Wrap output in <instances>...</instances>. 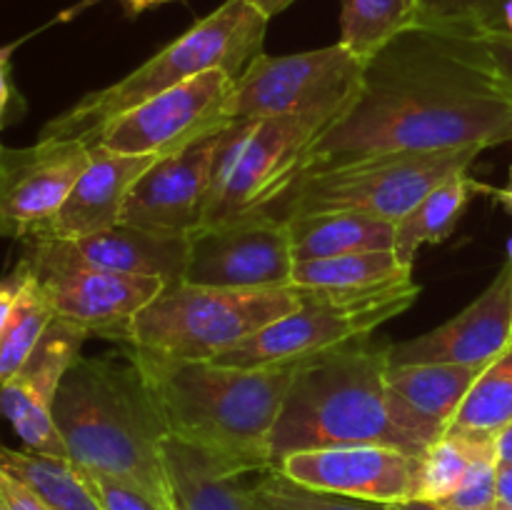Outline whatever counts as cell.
Listing matches in <instances>:
<instances>
[{
  "instance_id": "46",
  "label": "cell",
  "mask_w": 512,
  "mask_h": 510,
  "mask_svg": "<svg viewBox=\"0 0 512 510\" xmlns=\"http://www.w3.org/2000/svg\"><path fill=\"white\" fill-rule=\"evenodd\" d=\"M495 510H512V508H510V505H505V503H498V508H495Z\"/></svg>"
},
{
  "instance_id": "41",
  "label": "cell",
  "mask_w": 512,
  "mask_h": 510,
  "mask_svg": "<svg viewBox=\"0 0 512 510\" xmlns=\"http://www.w3.org/2000/svg\"><path fill=\"white\" fill-rule=\"evenodd\" d=\"M498 498L512 508V465H498Z\"/></svg>"
},
{
  "instance_id": "35",
  "label": "cell",
  "mask_w": 512,
  "mask_h": 510,
  "mask_svg": "<svg viewBox=\"0 0 512 510\" xmlns=\"http://www.w3.org/2000/svg\"><path fill=\"white\" fill-rule=\"evenodd\" d=\"M88 478L90 488L98 495L103 510H158L150 503L145 495H140L138 490H133L130 485L120 483V480L110 478V475H98V473H83Z\"/></svg>"
},
{
  "instance_id": "8",
  "label": "cell",
  "mask_w": 512,
  "mask_h": 510,
  "mask_svg": "<svg viewBox=\"0 0 512 510\" xmlns=\"http://www.w3.org/2000/svg\"><path fill=\"white\" fill-rule=\"evenodd\" d=\"M298 293L303 300L298 310L218 355L215 363L233 368H285L305 363L373 335L380 325L418 300L420 285L405 278L375 290L298 288Z\"/></svg>"
},
{
  "instance_id": "37",
  "label": "cell",
  "mask_w": 512,
  "mask_h": 510,
  "mask_svg": "<svg viewBox=\"0 0 512 510\" xmlns=\"http://www.w3.org/2000/svg\"><path fill=\"white\" fill-rule=\"evenodd\" d=\"M30 268L23 258L15 263V268L10 270L5 278H0V338L5 333V325H8L10 315H13L15 305H18L20 293H23L25 283H28Z\"/></svg>"
},
{
  "instance_id": "11",
  "label": "cell",
  "mask_w": 512,
  "mask_h": 510,
  "mask_svg": "<svg viewBox=\"0 0 512 510\" xmlns=\"http://www.w3.org/2000/svg\"><path fill=\"white\" fill-rule=\"evenodd\" d=\"M363 68L340 43L290 55L260 53L238 78L230 120L343 113L358 90Z\"/></svg>"
},
{
  "instance_id": "21",
  "label": "cell",
  "mask_w": 512,
  "mask_h": 510,
  "mask_svg": "<svg viewBox=\"0 0 512 510\" xmlns=\"http://www.w3.org/2000/svg\"><path fill=\"white\" fill-rule=\"evenodd\" d=\"M80 260L115 273L158 278L165 285L183 283L188 268L190 238H165L145 230L115 225L105 233L80 240H60Z\"/></svg>"
},
{
  "instance_id": "42",
  "label": "cell",
  "mask_w": 512,
  "mask_h": 510,
  "mask_svg": "<svg viewBox=\"0 0 512 510\" xmlns=\"http://www.w3.org/2000/svg\"><path fill=\"white\" fill-rule=\"evenodd\" d=\"M485 195H490L495 203L503 205V208L512 215V168H510L508 185H503V188H493V185H488V188H485Z\"/></svg>"
},
{
  "instance_id": "23",
  "label": "cell",
  "mask_w": 512,
  "mask_h": 510,
  "mask_svg": "<svg viewBox=\"0 0 512 510\" xmlns=\"http://www.w3.org/2000/svg\"><path fill=\"white\" fill-rule=\"evenodd\" d=\"M295 263L335 255L393 250L395 223L358 213L300 215L288 220Z\"/></svg>"
},
{
  "instance_id": "29",
  "label": "cell",
  "mask_w": 512,
  "mask_h": 510,
  "mask_svg": "<svg viewBox=\"0 0 512 510\" xmlns=\"http://www.w3.org/2000/svg\"><path fill=\"white\" fill-rule=\"evenodd\" d=\"M493 445L495 440H470L460 438V435H443L420 458L415 498L433 500V503L450 498L463 485L465 475L470 473L475 460Z\"/></svg>"
},
{
  "instance_id": "33",
  "label": "cell",
  "mask_w": 512,
  "mask_h": 510,
  "mask_svg": "<svg viewBox=\"0 0 512 510\" xmlns=\"http://www.w3.org/2000/svg\"><path fill=\"white\" fill-rule=\"evenodd\" d=\"M498 503V458L493 445L475 460L463 485L450 498L440 500V505L445 510H495Z\"/></svg>"
},
{
  "instance_id": "13",
  "label": "cell",
  "mask_w": 512,
  "mask_h": 510,
  "mask_svg": "<svg viewBox=\"0 0 512 510\" xmlns=\"http://www.w3.org/2000/svg\"><path fill=\"white\" fill-rule=\"evenodd\" d=\"M293 268L288 220L265 213L190 235L183 283L228 290L288 288Z\"/></svg>"
},
{
  "instance_id": "18",
  "label": "cell",
  "mask_w": 512,
  "mask_h": 510,
  "mask_svg": "<svg viewBox=\"0 0 512 510\" xmlns=\"http://www.w3.org/2000/svg\"><path fill=\"white\" fill-rule=\"evenodd\" d=\"M512 345V265L448 323L418 338L390 345V365L415 363H493Z\"/></svg>"
},
{
  "instance_id": "17",
  "label": "cell",
  "mask_w": 512,
  "mask_h": 510,
  "mask_svg": "<svg viewBox=\"0 0 512 510\" xmlns=\"http://www.w3.org/2000/svg\"><path fill=\"white\" fill-rule=\"evenodd\" d=\"M220 133L183 153L155 160L130 190L120 225L165 238H190L198 233L208 208Z\"/></svg>"
},
{
  "instance_id": "24",
  "label": "cell",
  "mask_w": 512,
  "mask_h": 510,
  "mask_svg": "<svg viewBox=\"0 0 512 510\" xmlns=\"http://www.w3.org/2000/svg\"><path fill=\"white\" fill-rule=\"evenodd\" d=\"M488 185L475 180L473 175L460 173L430 190L403 220L395 223L393 253L405 268H413L415 255L423 245H438L453 235L460 218L468 210L475 195H485Z\"/></svg>"
},
{
  "instance_id": "45",
  "label": "cell",
  "mask_w": 512,
  "mask_h": 510,
  "mask_svg": "<svg viewBox=\"0 0 512 510\" xmlns=\"http://www.w3.org/2000/svg\"><path fill=\"white\" fill-rule=\"evenodd\" d=\"M508 263L512 265V238L508 240Z\"/></svg>"
},
{
  "instance_id": "49",
  "label": "cell",
  "mask_w": 512,
  "mask_h": 510,
  "mask_svg": "<svg viewBox=\"0 0 512 510\" xmlns=\"http://www.w3.org/2000/svg\"><path fill=\"white\" fill-rule=\"evenodd\" d=\"M0 145H3V143H0Z\"/></svg>"
},
{
  "instance_id": "32",
  "label": "cell",
  "mask_w": 512,
  "mask_h": 510,
  "mask_svg": "<svg viewBox=\"0 0 512 510\" xmlns=\"http://www.w3.org/2000/svg\"><path fill=\"white\" fill-rule=\"evenodd\" d=\"M508 0H423L418 28L445 33H485Z\"/></svg>"
},
{
  "instance_id": "9",
  "label": "cell",
  "mask_w": 512,
  "mask_h": 510,
  "mask_svg": "<svg viewBox=\"0 0 512 510\" xmlns=\"http://www.w3.org/2000/svg\"><path fill=\"white\" fill-rule=\"evenodd\" d=\"M483 150L403 153L355 160L303 175L278 205L283 220L320 213H358L398 223L430 190L468 173Z\"/></svg>"
},
{
  "instance_id": "7",
  "label": "cell",
  "mask_w": 512,
  "mask_h": 510,
  "mask_svg": "<svg viewBox=\"0 0 512 510\" xmlns=\"http://www.w3.org/2000/svg\"><path fill=\"white\" fill-rule=\"evenodd\" d=\"M303 305L298 288L228 290L168 285L130 325V348L178 360H215Z\"/></svg>"
},
{
  "instance_id": "4",
  "label": "cell",
  "mask_w": 512,
  "mask_h": 510,
  "mask_svg": "<svg viewBox=\"0 0 512 510\" xmlns=\"http://www.w3.org/2000/svg\"><path fill=\"white\" fill-rule=\"evenodd\" d=\"M390 345L365 335L298 363L270 435L273 470L285 455L335 445H388L413 455L390 415Z\"/></svg>"
},
{
  "instance_id": "14",
  "label": "cell",
  "mask_w": 512,
  "mask_h": 510,
  "mask_svg": "<svg viewBox=\"0 0 512 510\" xmlns=\"http://www.w3.org/2000/svg\"><path fill=\"white\" fill-rule=\"evenodd\" d=\"M78 138H38L28 148L0 145V238L28 240L48 223L90 163Z\"/></svg>"
},
{
  "instance_id": "16",
  "label": "cell",
  "mask_w": 512,
  "mask_h": 510,
  "mask_svg": "<svg viewBox=\"0 0 512 510\" xmlns=\"http://www.w3.org/2000/svg\"><path fill=\"white\" fill-rule=\"evenodd\" d=\"M418 465L420 458L388 445H335L285 455L275 470L320 493L395 505L415 498Z\"/></svg>"
},
{
  "instance_id": "12",
  "label": "cell",
  "mask_w": 512,
  "mask_h": 510,
  "mask_svg": "<svg viewBox=\"0 0 512 510\" xmlns=\"http://www.w3.org/2000/svg\"><path fill=\"white\" fill-rule=\"evenodd\" d=\"M235 85L223 70L190 78L110 120L95 145L123 155L168 158L228 128Z\"/></svg>"
},
{
  "instance_id": "6",
  "label": "cell",
  "mask_w": 512,
  "mask_h": 510,
  "mask_svg": "<svg viewBox=\"0 0 512 510\" xmlns=\"http://www.w3.org/2000/svg\"><path fill=\"white\" fill-rule=\"evenodd\" d=\"M338 115H273L230 123L215 150L203 228L275 213L303 175L318 135Z\"/></svg>"
},
{
  "instance_id": "15",
  "label": "cell",
  "mask_w": 512,
  "mask_h": 510,
  "mask_svg": "<svg viewBox=\"0 0 512 510\" xmlns=\"http://www.w3.org/2000/svg\"><path fill=\"white\" fill-rule=\"evenodd\" d=\"M88 338L83 328L55 318L18 373L0 383V415L13 425L25 450L68 460L53 405L65 373L80 358Z\"/></svg>"
},
{
  "instance_id": "31",
  "label": "cell",
  "mask_w": 512,
  "mask_h": 510,
  "mask_svg": "<svg viewBox=\"0 0 512 510\" xmlns=\"http://www.w3.org/2000/svg\"><path fill=\"white\" fill-rule=\"evenodd\" d=\"M258 475V480L245 485L248 510H390V505L383 503L303 488L278 470H265Z\"/></svg>"
},
{
  "instance_id": "25",
  "label": "cell",
  "mask_w": 512,
  "mask_h": 510,
  "mask_svg": "<svg viewBox=\"0 0 512 510\" xmlns=\"http://www.w3.org/2000/svg\"><path fill=\"white\" fill-rule=\"evenodd\" d=\"M423 0H343L340 40L360 63H370L398 35L418 28Z\"/></svg>"
},
{
  "instance_id": "30",
  "label": "cell",
  "mask_w": 512,
  "mask_h": 510,
  "mask_svg": "<svg viewBox=\"0 0 512 510\" xmlns=\"http://www.w3.org/2000/svg\"><path fill=\"white\" fill-rule=\"evenodd\" d=\"M53 320V308H50L43 288H40L33 270H30L28 283H25L18 305H15L13 315H10L8 325H5L3 338H0V383L18 373L20 365L38 348L40 338H43Z\"/></svg>"
},
{
  "instance_id": "5",
  "label": "cell",
  "mask_w": 512,
  "mask_h": 510,
  "mask_svg": "<svg viewBox=\"0 0 512 510\" xmlns=\"http://www.w3.org/2000/svg\"><path fill=\"white\" fill-rule=\"evenodd\" d=\"M268 23V15L248 0H225L218 10L178 35L148 63L108 88L93 90L73 108L50 120L40 130V138H78L93 148L98 133L110 120L185 80L210 70H223L238 80L263 53Z\"/></svg>"
},
{
  "instance_id": "20",
  "label": "cell",
  "mask_w": 512,
  "mask_h": 510,
  "mask_svg": "<svg viewBox=\"0 0 512 510\" xmlns=\"http://www.w3.org/2000/svg\"><path fill=\"white\" fill-rule=\"evenodd\" d=\"M155 160L160 158L123 155L93 145L88 168L73 185L65 203L28 240H80L120 225L130 190Z\"/></svg>"
},
{
  "instance_id": "1",
  "label": "cell",
  "mask_w": 512,
  "mask_h": 510,
  "mask_svg": "<svg viewBox=\"0 0 512 510\" xmlns=\"http://www.w3.org/2000/svg\"><path fill=\"white\" fill-rule=\"evenodd\" d=\"M503 143H512V105L463 38L413 28L365 63L358 90L318 135L303 175L380 155L488 150Z\"/></svg>"
},
{
  "instance_id": "36",
  "label": "cell",
  "mask_w": 512,
  "mask_h": 510,
  "mask_svg": "<svg viewBox=\"0 0 512 510\" xmlns=\"http://www.w3.org/2000/svg\"><path fill=\"white\" fill-rule=\"evenodd\" d=\"M0 498L8 510H50L48 503L30 485H25L5 468H0Z\"/></svg>"
},
{
  "instance_id": "27",
  "label": "cell",
  "mask_w": 512,
  "mask_h": 510,
  "mask_svg": "<svg viewBox=\"0 0 512 510\" xmlns=\"http://www.w3.org/2000/svg\"><path fill=\"white\" fill-rule=\"evenodd\" d=\"M512 423V345L470 385L445 435L495 440Z\"/></svg>"
},
{
  "instance_id": "22",
  "label": "cell",
  "mask_w": 512,
  "mask_h": 510,
  "mask_svg": "<svg viewBox=\"0 0 512 510\" xmlns=\"http://www.w3.org/2000/svg\"><path fill=\"white\" fill-rule=\"evenodd\" d=\"M163 458L178 510H248L245 475L233 473L205 450L168 435L163 440Z\"/></svg>"
},
{
  "instance_id": "28",
  "label": "cell",
  "mask_w": 512,
  "mask_h": 510,
  "mask_svg": "<svg viewBox=\"0 0 512 510\" xmlns=\"http://www.w3.org/2000/svg\"><path fill=\"white\" fill-rule=\"evenodd\" d=\"M405 278H413V268H405L393 250H375L295 263L290 285L323 290H375Z\"/></svg>"
},
{
  "instance_id": "40",
  "label": "cell",
  "mask_w": 512,
  "mask_h": 510,
  "mask_svg": "<svg viewBox=\"0 0 512 510\" xmlns=\"http://www.w3.org/2000/svg\"><path fill=\"white\" fill-rule=\"evenodd\" d=\"M495 458L498 465H512V423L495 438Z\"/></svg>"
},
{
  "instance_id": "10",
  "label": "cell",
  "mask_w": 512,
  "mask_h": 510,
  "mask_svg": "<svg viewBox=\"0 0 512 510\" xmlns=\"http://www.w3.org/2000/svg\"><path fill=\"white\" fill-rule=\"evenodd\" d=\"M23 260L43 288L55 318L78 325L90 338L128 343L135 315L168 288L158 278L85 263L60 240H25Z\"/></svg>"
},
{
  "instance_id": "47",
  "label": "cell",
  "mask_w": 512,
  "mask_h": 510,
  "mask_svg": "<svg viewBox=\"0 0 512 510\" xmlns=\"http://www.w3.org/2000/svg\"><path fill=\"white\" fill-rule=\"evenodd\" d=\"M0 510H8V508H5V503H3V498H0Z\"/></svg>"
},
{
  "instance_id": "3",
  "label": "cell",
  "mask_w": 512,
  "mask_h": 510,
  "mask_svg": "<svg viewBox=\"0 0 512 510\" xmlns=\"http://www.w3.org/2000/svg\"><path fill=\"white\" fill-rule=\"evenodd\" d=\"M148 383L170 435L218 458L238 475L273 470L270 435L298 365L233 368L123 350Z\"/></svg>"
},
{
  "instance_id": "44",
  "label": "cell",
  "mask_w": 512,
  "mask_h": 510,
  "mask_svg": "<svg viewBox=\"0 0 512 510\" xmlns=\"http://www.w3.org/2000/svg\"><path fill=\"white\" fill-rule=\"evenodd\" d=\"M390 510H445L440 503H433V500H405V503L390 505Z\"/></svg>"
},
{
  "instance_id": "48",
  "label": "cell",
  "mask_w": 512,
  "mask_h": 510,
  "mask_svg": "<svg viewBox=\"0 0 512 510\" xmlns=\"http://www.w3.org/2000/svg\"><path fill=\"white\" fill-rule=\"evenodd\" d=\"M0 130H3V125H0Z\"/></svg>"
},
{
  "instance_id": "38",
  "label": "cell",
  "mask_w": 512,
  "mask_h": 510,
  "mask_svg": "<svg viewBox=\"0 0 512 510\" xmlns=\"http://www.w3.org/2000/svg\"><path fill=\"white\" fill-rule=\"evenodd\" d=\"M98 3H105V0H78L73 8H68L63 15H60V20L75 18L78 13H83V10L93 8V5H98ZM118 3H120V8L125 10V15H143L145 10L160 8V5L175 3V0H118Z\"/></svg>"
},
{
  "instance_id": "26",
  "label": "cell",
  "mask_w": 512,
  "mask_h": 510,
  "mask_svg": "<svg viewBox=\"0 0 512 510\" xmlns=\"http://www.w3.org/2000/svg\"><path fill=\"white\" fill-rule=\"evenodd\" d=\"M0 468L30 485L50 510H103L88 478L70 460L0 445Z\"/></svg>"
},
{
  "instance_id": "19",
  "label": "cell",
  "mask_w": 512,
  "mask_h": 510,
  "mask_svg": "<svg viewBox=\"0 0 512 510\" xmlns=\"http://www.w3.org/2000/svg\"><path fill=\"white\" fill-rule=\"evenodd\" d=\"M480 373V365L458 363L390 365L385 375L390 415L413 455L423 458L430 445L448 433L460 403Z\"/></svg>"
},
{
  "instance_id": "39",
  "label": "cell",
  "mask_w": 512,
  "mask_h": 510,
  "mask_svg": "<svg viewBox=\"0 0 512 510\" xmlns=\"http://www.w3.org/2000/svg\"><path fill=\"white\" fill-rule=\"evenodd\" d=\"M15 45H5L0 48V125H5L8 118L10 100H13V80H10V55H13Z\"/></svg>"
},
{
  "instance_id": "34",
  "label": "cell",
  "mask_w": 512,
  "mask_h": 510,
  "mask_svg": "<svg viewBox=\"0 0 512 510\" xmlns=\"http://www.w3.org/2000/svg\"><path fill=\"white\" fill-rule=\"evenodd\" d=\"M458 35L463 38L465 48L473 55L475 63H478L480 68L488 73V78L493 80L495 90L512 105V38L490 33Z\"/></svg>"
},
{
  "instance_id": "2",
  "label": "cell",
  "mask_w": 512,
  "mask_h": 510,
  "mask_svg": "<svg viewBox=\"0 0 512 510\" xmlns=\"http://www.w3.org/2000/svg\"><path fill=\"white\" fill-rule=\"evenodd\" d=\"M53 418L80 473L110 475L158 510H178L163 458L170 430L128 355H80L60 383Z\"/></svg>"
},
{
  "instance_id": "43",
  "label": "cell",
  "mask_w": 512,
  "mask_h": 510,
  "mask_svg": "<svg viewBox=\"0 0 512 510\" xmlns=\"http://www.w3.org/2000/svg\"><path fill=\"white\" fill-rule=\"evenodd\" d=\"M248 3H253L268 18H273V15H280L283 10H288L295 0H248Z\"/></svg>"
}]
</instances>
